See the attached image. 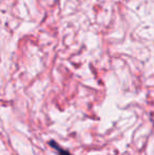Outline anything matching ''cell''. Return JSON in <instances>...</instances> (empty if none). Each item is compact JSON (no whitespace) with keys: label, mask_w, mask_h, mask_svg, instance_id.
<instances>
[{"label":"cell","mask_w":154,"mask_h":155,"mask_svg":"<svg viewBox=\"0 0 154 155\" xmlns=\"http://www.w3.org/2000/svg\"><path fill=\"white\" fill-rule=\"evenodd\" d=\"M49 145L51 146L52 148H53L54 150H55L56 152H57V154L58 155H72L70 153V152L68 151V150H66V149H64V148L61 147V146H59L58 145L56 141H54V140H51L49 143Z\"/></svg>","instance_id":"6da1fadb"}]
</instances>
